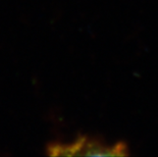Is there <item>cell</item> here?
<instances>
[{
	"instance_id": "cell-1",
	"label": "cell",
	"mask_w": 158,
	"mask_h": 157,
	"mask_svg": "<svg viewBox=\"0 0 158 157\" xmlns=\"http://www.w3.org/2000/svg\"><path fill=\"white\" fill-rule=\"evenodd\" d=\"M49 155H84V156H126L129 154V147L123 142H117L113 145L105 144L103 141L79 137L73 143L69 144H50Z\"/></svg>"
}]
</instances>
